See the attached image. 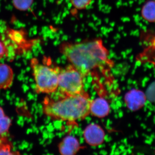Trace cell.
Here are the masks:
<instances>
[{"mask_svg":"<svg viewBox=\"0 0 155 155\" xmlns=\"http://www.w3.org/2000/svg\"><path fill=\"white\" fill-rule=\"evenodd\" d=\"M91 101L85 91L58 100L46 97L43 102V111L45 115L56 120L69 122L82 120L90 114Z\"/></svg>","mask_w":155,"mask_h":155,"instance_id":"7a4b0ae2","label":"cell"},{"mask_svg":"<svg viewBox=\"0 0 155 155\" xmlns=\"http://www.w3.org/2000/svg\"><path fill=\"white\" fill-rule=\"evenodd\" d=\"M82 148L78 140L72 136L64 137L58 146L59 152L63 155H75Z\"/></svg>","mask_w":155,"mask_h":155,"instance_id":"52a82bcc","label":"cell"},{"mask_svg":"<svg viewBox=\"0 0 155 155\" xmlns=\"http://www.w3.org/2000/svg\"><path fill=\"white\" fill-rule=\"evenodd\" d=\"M59 50L84 77L96 69L104 70L114 65L109 58V51L100 38L76 42H64L60 45Z\"/></svg>","mask_w":155,"mask_h":155,"instance_id":"6da1fadb","label":"cell"},{"mask_svg":"<svg viewBox=\"0 0 155 155\" xmlns=\"http://www.w3.org/2000/svg\"><path fill=\"white\" fill-rule=\"evenodd\" d=\"M5 56H8V48L3 41L0 40V60Z\"/></svg>","mask_w":155,"mask_h":155,"instance_id":"e0dca14e","label":"cell"},{"mask_svg":"<svg viewBox=\"0 0 155 155\" xmlns=\"http://www.w3.org/2000/svg\"><path fill=\"white\" fill-rule=\"evenodd\" d=\"M12 124V120L6 116L3 108L0 107V138L6 137Z\"/></svg>","mask_w":155,"mask_h":155,"instance_id":"8fae6325","label":"cell"},{"mask_svg":"<svg viewBox=\"0 0 155 155\" xmlns=\"http://www.w3.org/2000/svg\"><path fill=\"white\" fill-rule=\"evenodd\" d=\"M34 0H12L14 8L19 11H25L30 8Z\"/></svg>","mask_w":155,"mask_h":155,"instance_id":"5bb4252c","label":"cell"},{"mask_svg":"<svg viewBox=\"0 0 155 155\" xmlns=\"http://www.w3.org/2000/svg\"><path fill=\"white\" fill-rule=\"evenodd\" d=\"M145 94L147 100L153 102H155V81L149 86Z\"/></svg>","mask_w":155,"mask_h":155,"instance_id":"2e32d148","label":"cell"},{"mask_svg":"<svg viewBox=\"0 0 155 155\" xmlns=\"http://www.w3.org/2000/svg\"><path fill=\"white\" fill-rule=\"evenodd\" d=\"M83 136L87 143L96 147L104 143L105 133L101 126L93 123L87 126L84 131Z\"/></svg>","mask_w":155,"mask_h":155,"instance_id":"5b68a950","label":"cell"},{"mask_svg":"<svg viewBox=\"0 0 155 155\" xmlns=\"http://www.w3.org/2000/svg\"><path fill=\"white\" fill-rule=\"evenodd\" d=\"M110 107L107 100L98 97L91 100L90 112L93 116L99 118H104L110 114Z\"/></svg>","mask_w":155,"mask_h":155,"instance_id":"ba28073f","label":"cell"},{"mask_svg":"<svg viewBox=\"0 0 155 155\" xmlns=\"http://www.w3.org/2000/svg\"><path fill=\"white\" fill-rule=\"evenodd\" d=\"M18 154L13 150L12 145L7 137L0 138V155Z\"/></svg>","mask_w":155,"mask_h":155,"instance_id":"4fadbf2b","label":"cell"},{"mask_svg":"<svg viewBox=\"0 0 155 155\" xmlns=\"http://www.w3.org/2000/svg\"><path fill=\"white\" fill-rule=\"evenodd\" d=\"M83 75L72 65L59 69L58 89L64 96L74 95L84 91Z\"/></svg>","mask_w":155,"mask_h":155,"instance_id":"277c9868","label":"cell"},{"mask_svg":"<svg viewBox=\"0 0 155 155\" xmlns=\"http://www.w3.org/2000/svg\"><path fill=\"white\" fill-rule=\"evenodd\" d=\"M72 7L77 10L86 9L91 4L92 0H69Z\"/></svg>","mask_w":155,"mask_h":155,"instance_id":"9a60e30c","label":"cell"},{"mask_svg":"<svg viewBox=\"0 0 155 155\" xmlns=\"http://www.w3.org/2000/svg\"><path fill=\"white\" fill-rule=\"evenodd\" d=\"M140 14L145 21L155 23V0H147L142 7Z\"/></svg>","mask_w":155,"mask_h":155,"instance_id":"30bf717a","label":"cell"},{"mask_svg":"<svg viewBox=\"0 0 155 155\" xmlns=\"http://www.w3.org/2000/svg\"><path fill=\"white\" fill-rule=\"evenodd\" d=\"M8 35L9 38L12 41L14 44L17 45L18 47H25L27 45L26 43L28 41H26L25 35L24 32L21 31H17L10 29L8 31Z\"/></svg>","mask_w":155,"mask_h":155,"instance_id":"7c38bea8","label":"cell"},{"mask_svg":"<svg viewBox=\"0 0 155 155\" xmlns=\"http://www.w3.org/2000/svg\"><path fill=\"white\" fill-rule=\"evenodd\" d=\"M31 67L35 81L37 92L50 94L58 90L60 68H53L40 64L36 58L31 59Z\"/></svg>","mask_w":155,"mask_h":155,"instance_id":"3957f363","label":"cell"},{"mask_svg":"<svg viewBox=\"0 0 155 155\" xmlns=\"http://www.w3.org/2000/svg\"><path fill=\"white\" fill-rule=\"evenodd\" d=\"M124 99L127 107L132 111L138 110L143 107L147 101L145 94L136 89L131 90L127 92Z\"/></svg>","mask_w":155,"mask_h":155,"instance_id":"8992f818","label":"cell"},{"mask_svg":"<svg viewBox=\"0 0 155 155\" xmlns=\"http://www.w3.org/2000/svg\"><path fill=\"white\" fill-rule=\"evenodd\" d=\"M14 73L9 65L0 64V89L10 88L14 81Z\"/></svg>","mask_w":155,"mask_h":155,"instance_id":"9c48e42d","label":"cell"}]
</instances>
